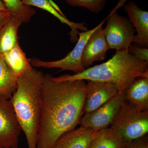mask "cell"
Here are the masks:
<instances>
[{
	"label": "cell",
	"mask_w": 148,
	"mask_h": 148,
	"mask_svg": "<svg viewBox=\"0 0 148 148\" xmlns=\"http://www.w3.org/2000/svg\"><path fill=\"white\" fill-rule=\"evenodd\" d=\"M44 75L42 111L36 148H51L58 138L80 124L86 83L84 80H53Z\"/></svg>",
	"instance_id": "cell-1"
},
{
	"label": "cell",
	"mask_w": 148,
	"mask_h": 148,
	"mask_svg": "<svg viewBox=\"0 0 148 148\" xmlns=\"http://www.w3.org/2000/svg\"><path fill=\"white\" fill-rule=\"evenodd\" d=\"M45 74L32 68L18 77L9 99L28 148H36L42 111V87Z\"/></svg>",
	"instance_id": "cell-2"
},
{
	"label": "cell",
	"mask_w": 148,
	"mask_h": 148,
	"mask_svg": "<svg viewBox=\"0 0 148 148\" xmlns=\"http://www.w3.org/2000/svg\"><path fill=\"white\" fill-rule=\"evenodd\" d=\"M148 77V61L130 54L127 50L116 51L112 58L103 64L85 69L73 75H63L54 81H92L114 85L119 92H124L138 78Z\"/></svg>",
	"instance_id": "cell-3"
},
{
	"label": "cell",
	"mask_w": 148,
	"mask_h": 148,
	"mask_svg": "<svg viewBox=\"0 0 148 148\" xmlns=\"http://www.w3.org/2000/svg\"><path fill=\"white\" fill-rule=\"evenodd\" d=\"M111 128L127 143L148 132V111H143L125 101L111 125Z\"/></svg>",
	"instance_id": "cell-4"
},
{
	"label": "cell",
	"mask_w": 148,
	"mask_h": 148,
	"mask_svg": "<svg viewBox=\"0 0 148 148\" xmlns=\"http://www.w3.org/2000/svg\"><path fill=\"white\" fill-rule=\"evenodd\" d=\"M127 0H120L107 17V25L103 33L109 49L127 50L134 42L136 32L129 19L119 15L117 10Z\"/></svg>",
	"instance_id": "cell-5"
},
{
	"label": "cell",
	"mask_w": 148,
	"mask_h": 148,
	"mask_svg": "<svg viewBox=\"0 0 148 148\" xmlns=\"http://www.w3.org/2000/svg\"><path fill=\"white\" fill-rule=\"evenodd\" d=\"M107 17L93 29L79 33L78 40L75 46L66 57L57 61H45L39 58H30L32 67L47 69L59 68L60 71H70L75 74L82 73L85 70L82 64V56L84 49L88 40L91 34L102 24H104Z\"/></svg>",
	"instance_id": "cell-6"
},
{
	"label": "cell",
	"mask_w": 148,
	"mask_h": 148,
	"mask_svg": "<svg viewBox=\"0 0 148 148\" xmlns=\"http://www.w3.org/2000/svg\"><path fill=\"white\" fill-rule=\"evenodd\" d=\"M125 100V91L120 92L107 103L81 119V127L100 131L108 128Z\"/></svg>",
	"instance_id": "cell-7"
},
{
	"label": "cell",
	"mask_w": 148,
	"mask_h": 148,
	"mask_svg": "<svg viewBox=\"0 0 148 148\" xmlns=\"http://www.w3.org/2000/svg\"><path fill=\"white\" fill-rule=\"evenodd\" d=\"M21 131L9 100L0 98V148L18 147Z\"/></svg>",
	"instance_id": "cell-8"
},
{
	"label": "cell",
	"mask_w": 148,
	"mask_h": 148,
	"mask_svg": "<svg viewBox=\"0 0 148 148\" xmlns=\"http://www.w3.org/2000/svg\"><path fill=\"white\" fill-rule=\"evenodd\" d=\"M119 92L117 87L111 84L87 81L83 114L97 110Z\"/></svg>",
	"instance_id": "cell-9"
},
{
	"label": "cell",
	"mask_w": 148,
	"mask_h": 148,
	"mask_svg": "<svg viewBox=\"0 0 148 148\" xmlns=\"http://www.w3.org/2000/svg\"><path fill=\"white\" fill-rule=\"evenodd\" d=\"M103 24L93 32L85 46L82 56L84 68H88L96 61L105 59L109 48L103 33Z\"/></svg>",
	"instance_id": "cell-10"
},
{
	"label": "cell",
	"mask_w": 148,
	"mask_h": 148,
	"mask_svg": "<svg viewBox=\"0 0 148 148\" xmlns=\"http://www.w3.org/2000/svg\"><path fill=\"white\" fill-rule=\"evenodd\" d=\"M124 10L137 32L134 42L148 47V12L143 10L132 1L124 4Z\"/></svg>",
	"instance_id": "cell-11"
},
{
	"label": "cell",
	"mask_w": 148,
	"mask_h": 148,
	"mask_svg": "<svg viewBox=\"0 0 148 148\" xmlns=\"http://www.w3.org/2000/svg\"><path fill=\"white\" fill-rule=\"evenodd\" d=\"M99 131L80 126L62 135L51 148H88Z\"/></svg>",
	"instance_id": "cell-12"
},
{
	"label": "cell",
	"mask_w": 148,
	"mask_h": 148,
	"mask_svg": "<svg viewBox=\"0 0 148 148\" xmlns=\"http://www.w3.org/2000/svg\"><path fill=\"white\" fill-rule=\"evenodd\" d=\"M21 3L23 4L36 7L46 11L58 18L62 23L68 25L71 29L70 32V36L73 42L76 41L77 40V36L79 34V29L83 32L88 30V28L85 26L84 23H75L69 20L59 10L58 7H56L51 3V0H21Z\"/></svg>",
	"instance_id": "cell-13"
},
{
	"label": "cell",
	"mask_w": 148,
	"mask_h": 148,
	"mask_svg": "<svg viewBox=\"0 0 148 148\" xmlns=\"http://www.w3.org/2000/svg\"><path fill=\"white\" fill-rule=\"evenodd\" d=\"M125 100L143 111H148V77L138 78L125 91Z\"/></svg>",
	"instance_id": "cell-14"
},
{
	"label": "cell",
	"mask_w": 148,
	"mask_h": 148,
	"mask_svg": "<svg viewBox=\"0 0 148 148\" xmlns=\"http://www.w3.org/2000/svg\"><path fill=\"white\" fill-rule=\"evenodd\" d=\"M3 60L16 78L33 67L19 44L8 52L1 54Z\"/></svg>",
	"instance_id": "cell-15"
},
{
	"label": "cell",
	"mask_w": 148,
	"mask_h": 148,
	"mask_svg": "<svg viewBox=\"0 0 148 148\" xmlns=\"http://www.w3.org/2000/svg\"><path fill=\"white\" fill-rule=\"evenodd\" d=\"M22 23L10 17L0 31V54L8 52L18 44V30Z\"/></svg>",
	"instance_id": "cell-16"
},
{
	"label": "cell",
	"mask_w": 148,
	"mask_h": 148,
	"mask_svg": "<svg viewBox=\"0 0 148 148\" xmlns=\"http://www.w3.org/2000/svg\"><path fill=\"white\" fill-rule=\"evenodd\" d=\"M130 144L108 127L99 131L88 148H127Z\"/></svg>",
	"instance_id": "cell-17"
},
{
	"label": "cell",
	"mask_w": 148,
	"mask_h": 148,
	"mask_svg": "<svg viewBox=\"0 0 148 148\" xmlns=\"http://www.w3.org/2000/svg\"><path fill=\"white\" fill-rule=\"evenodd\" d=\"M5 5L10 17L21 23H28L36 14V10L30 6L23 4L21 0H1Z\"/></svg>",
	"instance_id": "cell-18"
},
{
	"label": "cell",
	"mask_w": 148,
	"mask_h": 148,
	"mask_svg": "<svg viewBox=\"0 0 148 148\" xmlns=\"http://www.w3.org/2000/svg\"><path fill=\"white\" fill-rule=\"evenodd\" d=\"M16 80L0 54V98L10 99L16 90Z\"/></svg>",
	"instance_id": "cell-19"
},
{
	"label": "cell",
	"mask_w": 148,
	"mask_h": 148,
	"mask_svg": "<svg viewBox=\"0 0 148 148\" xmlns=\"http://www.w3.org/2000/svg\"><path fill=\"white\" fill-rule=\"evenodd\" d=\"M68 4L75 7L83 8L94 14L100 13L106 6L107 0H65Z\"/></svg>",
	"instance_id": "cell-20"
},
{
	"label": "cell",
	"mask_w": 148,
	"mask_h": 148,
	"mask_svg": "<svg viewBox=\"0 0 148 148\" xmlns=\"http://www.w3.org/2000/svg\"><path fill=\"white\" fill-rule=\"evenodd\" d=\"M127 51L135 57L148 61V49L147 48L139 47L131 45Z\"/></svg>",
	"instance_id": "cell-21"
},
{
	"label": "cell",
	"mask_w": 148,
	"mask_h": 148,
	"mask_svg": "<svg viewBox=\"0 0 148 148\" xmlns=\"http://www.w3.org/2000/svg\"><path fill=\"white\" fill-rule=\"evenodd\" d=\"M127 148H148L147 135L132 141Z\"/></svg>",
	"instance_id": "cell-22"
},
{
	"label": "cell",
	"mask_w": 148,
	"mask_h": 148,
	"mask_svg": "<svg viewBox=\"0 0 148 148\" xmlns=\"http://www.w3.org/2000/svg\"><path fill=\"white\" fill-rule=\"evenodd\" d=\"M10 18V14L8 12L0 13V31L2 29L4 25L8 21Z\"/></svg>",
	"instance_id": "cell-23"
},
{
	"label": "cell",
	"mask_w": 148,
	"mask_h": 148,
	"mask_svg": "<svg viewBox=\"0 0 148 148\" xmlns=\"http://www.w3.org/2000/svg\"><path fill=\"white\" fill-rule=\"evenodd\" d=\"M4 12H8L4 3L1 0H0V13Z\"/></svg>",
	"instance_id": "cell-24"
},
{
	"label": "cell",
	"mask_w": 148,
	"mask_h": 148,
	"mask_svg": "<svg viewBox=\"0 0 148 148\" xmlns=\"http://www.w3.org/2000/svg\"><path fill=\"white\" fill-rule=\"evenodd\" d=\"M11 148H18V147H14Z\"/></svg>",
	"instance_id": "cell-25"
}]
</instances>
